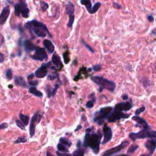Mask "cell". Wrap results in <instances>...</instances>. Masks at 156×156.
<instances>
[{"label":"cell","instance_id":"6da1fadb","mask_svg":"<svg viewBox=\"0 0 156 156\" xmlns=\"http://www.w3.org/2000/svg\"><path fill=\"white\" fill-rule=\"evenodd\" d=\"M101 137V134L100 133H87L84 137L83 146L85 148H91L95 154H98Z\"/></svg>","mask_w":156,"mask_h":156},{"label":"cell","instance_id":"7a4b0ae2","mask_svg":"<svg viewBox=\"0 0 156 156\" xmlns=\"http://www.w3.org/2000/svg\"><path fill=\"white\" fill-rule=\"evenodd\" d=\"M25 27L29 31H32L34 34L38 37H45L47 35H49L50 37H52V35L50 34L47 26L38 21L32 20L31 21H28L25 24Z\"/></svg>","mask_w":156,"mask_h":156},{"label":"cell","instance_id":"3957f363","mask_svg":"<svg viewBox=\"0 0 156 156\" xmlns=\"http://www.w3.org/2000/svg\"><path fill=\"white\" fill-rule=\"evenodd\" d=\"M91 79L95 82L96 85L100 87V91H101L102 89H107L110 91H114L116 88V83L114 81L108 80L101 76H91Z\"/></svg>","mask_w":156,"mask_h":156},{"label":"cell","instance_id":"277c9868","mask_svg":"<svg viewBox=\"0 0 156 156\" xmlns=\"http://www.w3.org/2000/svg\"><path fill=\"white\" fill-rule=\"evenodd\" d=\"M113 108L112 107H102L99 110L98 112L95 113V117L93 119V121L95 123H97L99 126H101L104 123V120H107V118L111 113H112Z\"/></svg>","mask_w":156,"mask_h":156},{"label":"cell","instance_id":"5b68a950","mask_svg":"<svg viewBox=\"0 0 156 156\" xmlns=\"http://www.w3.org/2000/svg\"><path fill=\"white\" fill-rule=\"evenodd\" d=\"M129 137L133 141H136L139 139H145V138H152L156 139V131L151 130V129H145L143 128L141 129L139 133H131L129 134Z\"/></svg>","mask_w":156,"mask_h":156},{"label":"cell","instance_id":"8992f818","mask_svg":"<svg viewBox=\"0 0 156 156\" xmlns=\"http://www.w3.org/2000/svg\"><path fill=\"white\" fill-rule=\"evenodd\" d=\"M29 9L24 0H20V2L15 5V13L16 16H20L21 15L22 17L27 18L29 16Z\"/></svg>","mask_w":156,"mask_h":156},{"label":"cell","instance_id":"52a82bcc","mask_svg":"<svg viewBox=\"0 0 156 156\" xmlns=\"http://www.w3.org/2000/svg\"><path fill=\"white\" fill-rule=\"evenodd\" d=\"M129 116H130L129 114H126L120 109H119L117 107H114L112 113H111V115L109 116L108 118H107V121L109 123H114L116 121H117V120H120V119L129 117Z\"/></svg>","mask_w":156,"mask_h":156},{"label":"cell","instance_id":"ba28073f","mask_svg":"<svg viewBox=\"0 0 156 156\" xmlns=\"http://www.w3.org/2000/svg\"><path fill=\"white\" fill-rule=\"evenodd\" d=\"M42 119V115L39 113H35L32 117L31 122H30V128H29V133L31 138H33L35 134V130H36V126L41 122Z\"/></svg>","mask_w":156,"mask_h":156},{"label":"cell","instance_id":"9c48e42d","mask_svg":"<svg viewBox=\"0 0 156 156\" xmlns=\"http://www.w3.org/2000/svg\"><path fill=\"white\" fill-rule=\"evenodd\" d=\"M66 12L69 15V22L67 24L68 27H73L75 21V6L72 2H69L66 6Z\"/></svg>","mask_w":156,"mask_h":156},{"label":"cell","instance_id":"30bf717a","mask_svg":"<svg viewBox=\"0 0 156 156\" xmlns=\"http://www.w3.org/2000/svg\"><path fill=\"white\" fill-rule=\"evenodd\" d=\"M129 144V142L127 140H124L123 143H121L119 145L116 146L114 148H112L111 149L107 150L106 152H104L103 153V155L104 156H111L113 155L118 154L119 152H120L123 149L127 147V145Z\"/></svg>","mask_w":156,"mask_h":156},{"label":"cell","instance_id":"8fae6325","mask_svg":"<svg viewBox=\"0 0 156 156\" xmlns=\"http://www.w3.org/2000/svg\"><path fill=\"white\" fill-rule=\"evenodd\" d=\"M51 63H52V61L48 62L47 63L42 64V66L35 71L34 75L37 78H38V79H42V78H44L45 76H47L48 73V68L51 67V66H50Z\"/></svg>","mask_w":156,"mask_h":156},{"label":"cell","instance_id":"7c38bea8","mask_svg":"<svg viewBox=\"0 0 156 156\" xmlns=\"http://www.w3.org/2000/svg\"><path fill=\"white\" fill-rule=\"evenodd\" d=\"M34 60H37V61H43L47 59V54L46 53L45 50L43 48L37 47L34 55H32L31 57Z\"/></svg>","mask_w":156,"mask_h":156},{"label":"cell","instance_id":"4fadbf2b","mask_svg":"<svg viewBox=\"0 0 156 156\" xmlns=\"http://www.w3.org/2000/svg\"><path fill=\"white\" fill-rule=\"evenodd\" d=\"M52 63H53V66H51L50 68L52 69L53 70L60 71L63 69V63H62L61 62V59H60V57L56 53H54V54L53 55Z\"/></svg>","mask_w":156,"mask_h":156},{"label":"cell","instance_id":"5bb4252c","mask_svg":"<svg viewBox=\"0 0 156 156\" xmlns=\"http://www.w3.org/2000/svg\"><path fill=\"white\" fill-rule=\"evenodd\" d=\"M103 136H104V140L102 142V144H106L109 143L112 139L113 137V132L111 127H107L106 124L104 125L103 128Z\"/></svg>","mask_w":156,"mask_h":156},{"label":"cell","instance_id":"9a60e30c","mask_svg":"<svg viewBox=\"0 0 156 156\" xmlns=\"http://www.w3.org/2000/svg\"><path fill=\"white\" fill-rule=\"evenodd\" d=\"M132 120H133L134 121H136V124L135 125V127H142L143 128H145V129H149L150 127L147 123V122L145 121L143 118L140 117L139 115H136L133 117Z\"/></svg>","mask_w":156,"mask_h":156},{"label":"cell","instance_id":"2e32d148","mask_svg":"<svg viewBox=\"0 0 156 156\" xmlns=\"http://www.w3.org/2000/svg\"><path fill=\"white\" fill-rule=\"evenodd\" d=\"M9 15H10V8L9 5H7L3 8L2 12L0 14V25H4L5 23L6 22Z\"/></svg>","mask_w":156,"mask_h":156},{"label":"cell","instance_id":"e0dca14e","mask_svg":"<svg viewBox=\"0 0 156 156\" xmlns=\"http://www.w3.org/2000/svg\"><path fill=\"white\" fill-rule=\"evenodd\" d=\"M145 148L149 150V155H152L154 154L155 151L156 149V139H155L150 138L149 140L145 143Z\"/></svg>","mask_w":156,"mask_h":156},{"label":"cell","instance_id":"ac0fdd59","mask_svg":"<svg viewBox=\"0 0 156 156\" xmlns=\"http://www.w3.org/2000/svg\"><path fill=\"white\" fill-rule=\"evenodd\" d=\"M115 107H118L123 111H128L131 110L133 107V102L132 101H125L121 102V103H118L115 105Z\"/></svg>","mask_w":156,"mask_h":156},{"label":"cell","instance_id":"d6986e66","mask_svg":"<svg viewBox=\"0 0 156 156\" xmlns=\"http://www.w3.org/2000/svg\"><path fill=\"white\" fill-rule=\"evenodd\" d=\"M23 45H24V48H25V51L27 53L31 52V51H35L37 49V47H37L35 44H34L29 40H26V41H24Z\"/></svg>","mask_w":156,"mask_h":156},{"label":"cell","instance_id":"ffe728a7","mask_svg":"<svg viewBox=\"0 0 156 156\" xmlns=\"http://www.w3.org/2000/svg\"><path fill=\"white\" fill-rule=\"evenodd\" d=\"M91 70V69H86L85 67H81L79 71V74H78L75 78L74 80L77 81L78 79H80L81 78H86L88 75V73Z\"/></svg>","mask_w":156,"mask_h":156},{"label":"cell","instance_id":"44dd1931","mask_svg":"<svg viewBox=\"0 0 156 156\" xmlns=\"http://www.w3.org/2000/svg\"><path fill=\"white\" fill-rule=\"evenodd\" d=\"M43 47L46 48V50L48 51V53H53L54 52L55 47L53 44L52 43V42L49 40H44L43 42Z\"/></svg>","mask_w":156,"mask_h":156},{"label":"cell","instance_id":"7402d4cb","mask_svg":"<svg viewBox=\"0 0 156 156\" xmlns=\"http://www.w3.org/2000/svg\"><path fill=\"white\" fill-rule=\"evenodd\" d=\"M59 84H56L54 86V88L53 90L50 89V87L49 85L46 86V91H47V97H51L52 96H54L57 92V90H58V88H59Z\"/></svg>","mask_w":156,"mask_h":156},{"label":"cell","instance_id":"603a6c76","mask_svg":"<svg viewBox=\"0 0 156 156\" xmlns=\"http://www.w3.org/2000/svg\"><path fill=\"white\" fill-rule=\"evenodd\" d=\"M15 83L16 85L21 86V87H23V88H27V85L26 83V81L24 79V78L21 77V76H16L15 78Z\"/></svg>","mask_w":156,"mask_h":156},{"label":"cell","instance_id":"cb8c5ba5","mask_svg":"<svg viewBox=\"0 0 156 156\" xmlns=\"http://www.w3.org/2000/svg\"><path fill=\"white\" fill-rule=\"evenodd\" d=\"M81 4L85 5L86 9L88 10V11L91 14V10H92V3H91V0H81Z\"/></svg>","mask_w":156,"mask_h":156},{"label":"cell","instance_id":"d4e9b609","mask_svg":"<svg viewBox=\"0 0 156 156\" xmlns=\"http://www.w3.org/2000/svg\"><path fill=\"white\" fill-rule=\"evenodd\" d=\"M29 92L32 95H34V96L38 97H43V93L40 91L39 90H37L35 86H31L29 89Z\"/></svg>","mask_w":156,"mask_h":156},{"label":"cell","instance_id":"484cf974","mask_svg":"<svg viewBox=\"0 0 156 156\" xmlns=\"http://www.w3.org/2000/svg\"><path fill=\"white\" fill-rule=\"evenodd\" d=\"M19 118H20L21 121L24 123L25 126H27L29 123V117L27 115H24L23 113H19Z\"/></svg>","mask_w":156,"mask_h":156},{"label":"cell","instance_id":"4316f807","mask_svg":"<svg viewBox=\"0 0 156 156\" xmlns=\"http://www.w3.org/2000/svg\"><path fill=\"white\" fill-rule=\"evenodd\" d=\"M57 150L59 151V152H66V153H68L69 152V147L66 146V145H64L63 143H59V144L57 145Z\"/></svg>","mask_w":156,"mask_h":156},{"label":"cell","instance_id":"83f0119b","mask_svg":"<svg viewBox=\"0 0 156 156\" xmlns=\"http://www.w3.org/2000/svg\"><path fill=\"white\" fill-rule=\"evenodd\" d=\"M34 74H31L27 76V80H28V84H29L31 86H37L38 85V81L37 80H34L33 78H34Z\"/></svg>","mask_w":156,"mask_h":156},{"label":"cell","instance_id":"f1b7e54d","mask_svg":"<svg viewBox=\"0 0 156 156\" xmlns=\"http://www.w3.org/2000/svg\"><path fill=\"white\" fill-rule=\"evenodd\" d=\"M59 143H63V144H64V145H66V146H68L69 148L72 145V142H71L69 139L64 138V137L60 138V139H59Z\"/></svg>","mask_w":156,"mask_h":156},{"label":"cell","instance_id":"f546056e","mask_svg":"<svg viewBox=\"0 0 156 156\" xmlns=\"http://www.w3.org/2000/svg\"><path fill=\"white\" fill-rule=\"evenodd\" d=\"M139 149V145H132L129 148V149L127 150V153L128 154H133L134 152H136V150Z\"/></svg>","mask_w":156,"mask_h":156},{"label":"cell","instance_id":"4dcf8cb0","mask_svg":"<svg viewBox=\"0 0 156 156\" xmlns=\"http://www.w3.org/2000/svg\"><path fill=\"white\" fill-rule=\"evenodd\" d=\"M40 5H41V11H45L47 9L49 8V5L46 2H44V1H42V0H41L40 1Z\"/></svg>","mask_w":156,"mask_h":156},{"label":"cell","instance_id":"1f68e13d","mask_svg":"<svg viewBox=\"0 0 156 156\" xmlns=\"http://www.w3.org/2000/svg\"><path fill=\"white\" fill-rule=\"evenodd\" d=\"M85 155V150L81 149H78L75 151H74L73 153V155L74 156H82Z\"/></svg>","mask_w":156,"mask_h":156},{"label":"cell","instance_id":"d6a6232c","mask_svg":"<svg viewBox=\"0 0 156 156\" xmlns=\"http://www.w3.org/2000/svg\"><path fill=\"white\" fill-rule=\"evenodd\" d=\"M101 5V2H97V3H95V5L92 7V10H91V14L96 13V12L97 11V10L100 9Z\"/></svg>","mask_w":156,"mask_h":156},{"label":"cell","instance_id":"836d02e7","mask_svg":"<svg viewBox=\"0 0 156 156\" xmlns=\"http://www.w3.org/2000/svg\"><path fill=\"white\" fill-rule=\"evenodd\" d=\"M63 58H64V63H69L70 61V58H69V51H66L63 53Z\"/></svg>","mask_w":156,"mask_h":156},{"label":"cell","instance_id":"e575fe53","mask_svg":"<svg viewBox=\"0 0 156 156\" xmlns=\"http://www.w3.org/2000/svg\"><path fill=\"white\" fill-rule=\"evenodd\" d=\"M95 100L93 99V100H90V101H88L87 103H86L85 106L87 108H92L93 107H94V104H95Z\"/></svg>","mask_w":156,"mask_h":156},{"label":"cell","instance_id":"d590c367","mask_svg":"<svg viewBox=\"0 0 156 156\" xmlns=\"http://www.w3.org/2000/svg\"><path fill=\"white\" fill-rule=\"evenodd\" d=\"M5 77L7 79H11L12 78V70L11 69H7L6 72H5Z\"/></svg>","mask_w":156,"mask_h":156},{"label":"cell","instance_id":"8d00e7d4","mask_svg":"<svg viewBox=\"0 0 156 156\" xmlns=\"http://www.w3.org/2000/svg\"><path fill=\"white\" fill-rule=\"evenodd\" d=\"M27 141V138H25V137H19V138H18V139H16L15 141V144H17V143H26Z\"/></svg>","mask_w":156,"mask_h":156},{"label":"cell","instance_id":"74e56055","mask_svg":"<svg viewBox=\"0 0 156 156\" xmlns=\"http://www.w3.org/2000/svg\"><path fill=\"white\" fill-rule=\"evenodd\" d=\"M15 123H16V124H17V126H18V127H19V128H20L21 129H23V130H24V129H25V125H24V123H23L21 122V120H16Z\"/></svg>","mask_w":156,"mask_h":156},{"label":"cell","instance_id":"f35d334b","mask_svg":"<svg viewBox=\"0 0 156 156\" xmlns=\"http://www.w3.org/2000/svg\"><path fill=\"white\" fill-rule=\"evenodd\" d=\"M145 111V106H143L142 107H140L139 109H137V110L135 111V114H136V115H139V113H143V112H144Z\"/></svg>","mask_w":156,"mask_h":156},{"label":"cell","instance_id":"ab89813d","mask_svg":"<svg viewBox=\"0 0 156 156\" xmlns=\"http://www.w3.org/2000/svg\"><path fill=\"white\" fill-rule=\"evenodd\" d=\"M93 69L95 72H99L101 69V65H95V66H93Z\"/></svg>","mask_w":156,"mask_h":156},{"label":"cell","instance_id":"60d3db41","mask_svg":"<svg viewBox=\"0 0 156 156\" xmlns=\"http://www.w3.org/2000/svg\"><path fill=\"white\" fill-rule=\"evenodd\" d=\"M81 43H83L84 44V46H85V47L87 48V49H88V50H89V51H91V53H94V50H93V49L91 47H90V46L89 45H88V44H87V43H85V41H81Z\"/></svg>","mask_w":156,"mask_h":156},{"label":"cell","instance_id":"b9f144b4","mask_svg":"<svg viewBox=\"0 0 156 156\" xmlns=\"http://www.w3.org/2000/svg\"><path fill=\"white\" fill-rule=\"evenodd\" d=\"M58 77H59V75H57H57H50L48 76V79H50V80H51V81H53V80L57 79Z\"/></svg>","mask_w":156,"mask_h":156},{"label":"cell","instance_id":"7bdbcfd3","mask_svg":"<svg viewBox=\"0 0 156 156\" xmlns=\"http://www.w3.org/2000/svg\"><path fill=\"white\" fill-rule=\"evenodd\" d=\"M7 127H8V124H7L6 123H2V124H0V129H6Z\"/></svg>","mask_w":156,"mask_h":156},{"label":"cell","instance_id":"ee69618b","mask_svg":"<svg viewBox=\"0 0 156 156\" xmlns=\"http://www.w3.org/2000/svg\"><path fill=\"white\" fill-rule=\"evenodd\" d=\"M5 60V56L4 54H2V53H0V63H3Z\"/></svg>","mask_w":156,"mask_h":156},{"label":"cell","instance_id":"f6af8a7d","mask_svg":"<svg viewBox=\"0 0 156 156\" xmlns=\"http://www.w3.org/2000/svg\"><path fill=\"white\" fill-rule=\"evenodd\" d=\"M147 18L149 22H153V21H154V17L152 15H148Z\"/></svg>","mask_w":156,"mask_h":156},{"label":"cell","instance_id":"bcb514c9","mask_svg":"<svg viewBox=\"0 0 156 156\" xmlns=\"http://www.w3.org/2000/svg\"><path fill=\"white\" fill-rule=\"evenodd\" d=\"M57 155H70L69 154H68V153H66V152H65V153H61V152H59V151H57Z\"/></svg>","mask_w":156,"mask_h":156},{"label":"cell","instance_id":"7dc6e473","mask_svg":"<svg viewBox=\"0 0 156 156\" xmlns=\"http://www.w3.org/2000/svg\"><path fill=\"white\" fill-rule=\"evenodd\" d=\"M113 6H114V8H116V9H121V5H118L117 3H116V2L113 3Z\"/></svg>","mask_w":156,"mask_h":156},{"label":"cell","instance_id":"c3c4849f","mask_svg":"<svg viewBox=\"0 0 156 156\" xmlns=\"http://www.w3.org/2000/svg\"><path fill=\"white\" fill-rule=\"evenodd\" d=\"M122 99L123 100V101H127V100H128V95H126V94H124V95H123Z\"/></svg>","mask_w":156,"mask_h":156},{"label":"cell","instance_id":"681fc988","mask_svg":"<svg viewBox=\"0 0 156 156\" xmlns=\"http://www.w3.org/2000/svg\"><path fill=\"white\" fill-rule=\"evenodd\" d=\"M93 129V128H88V129H86V133H89V131H91Z\"/></svg>","mask_w":156,"mask_h":156},{"label":"cell","instance_id":"f907efd6","mask_svg":"<svg viewBox=\"0 0 156 156\" xmlns=\"http://www.w3.org/2000/svg\"><path fill=\"white\" fill-rule=\"evenodd\" d=\"M81 128V126H79V127H78L76 129H75V131H77L78 129H80Z\"/></svg>","mask_w":156,"mask_h":156}]
</instances>
